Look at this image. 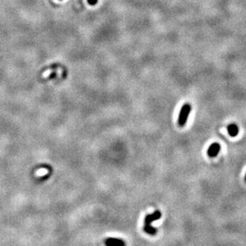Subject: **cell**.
I'll return each mask as SVG.
<instances>
[{"mask_svg":"<svg viewBox=\"0 0 246 246\" xmlns=\"http://www.w3.org/2000/svg\"><path fill=\"white\" fill-rule=\"evenodd\" d=\"M191 111V105L189 103H186L181 109L180 114L178 117V125L181 127L184 126L186 124L188 118H189V113Z\"/></svg>","mask_w":246,"mask_h":246,"instance_id":"7a4b0ae2","label":"cell"},{"mask_svg":"<svg viewBox=\"0 0 246 246\" xmlns=\"http://www.w3.org/2000/svg\"><path fill=\"white\" fill-rule=\"evenodd\" d=\"M220 150H221V146L218 143H213L209 146V148L208 149L207 153H208L209 157H214L218 155Z\"/></svg>","mask_w":246,"mask_h":246,"instance_id":"3957f363","label":"cell"},{"mask_svg":"<svg viewBox=\"0 0 246 246\" xmlns=\"http://www.w3.org/2000/svg\"><path fill=\"white\" fill-rule=\"evenodd\" d=\"M161 217V213L159 211H156V212H154V213H153L152 215H147L146 218V226H145L146 232L148 233L149 234H152V235L156 234L157 229H156L155 228L152 227L151 225H150V223L156 221V220H158Z\"/></svg>","mask_w":246,"mask_h":246,"instance_id":"6da1fadb","label":"cell"},{"mask_svg":"<svg viewBox=\"0 0 246 246\" xmlns=\"http://www.w3.org/2000/svg\"><path fill=\"white\" fill-rule=\"evenodd\" d=\"M245 182H246V174H245Z\"/></svg>","mask_w":246,"mask_h":246,"instance_id":"52a82bcc","label":"cell"},{"mask_svg":"<svg viewBox=\"0 0 246 246\" xmlns=\"http://www.w3.org/2000/svg\"><path fill=\"white\" fill-rule=\"evenodd\" d=\"M87 1H88V3H89L90 5H92V6L95 5V4L98 3V0H87Z\"/></svg>","mask_w":246,"mask_h":246,"instance_id":"8992f818","label":"cell"},{"mask_svg":"<svg viewBox=\"0 0 246 246\" xmlns=\"http://www.w3.org/2000/svg\"><path fill=\"white\" fill-rule=\"evenodd\" d=\"M124 243L118 239H113L110 238L106 241V244L108 246H124Z\"/></svg>","mask_w":246,"mask_h":246,"instance_id":"5b68a950","label":"cell"},{"mask_svg":"<svg viewBox=\"0 0 246 246\" xmlns=\"http://www.w3.org/2000/svg\"><path fill=\"white\" fill-rule=\"evenodd\" d=\"M228 133L231 137H236L239 133V128L236 124H230L228 126Z\"/></svg>","mask_w":246,"mask_h":246,"instance_id":"277c9868","label":"cell"}]
</instances>
